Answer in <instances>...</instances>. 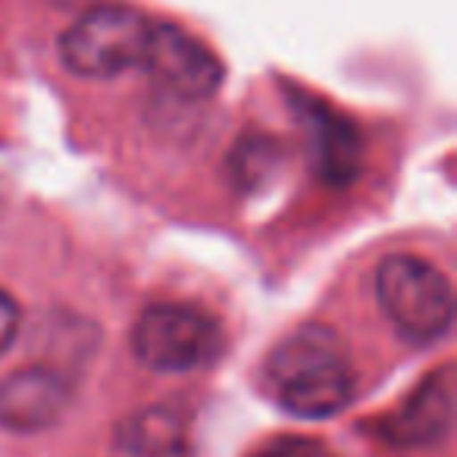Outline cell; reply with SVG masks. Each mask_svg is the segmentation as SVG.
<instances>
[{"label":"cell","instance_id":"6da1fadb","mask_svg":"<svg viewBox=\"0 0 457 457\" xmlns=\"http://www.w3.org/2000/svg\"><path fill=\"white\" fill-rule=\"evenodd\" d=\"M270 386L288 413L323 420L338 413L354 395V367L342 338L329 326L292 332L267 363Z\"/></svg>","mask_w":457,"mask_h":457},{"label":"cell","instance_id":"7a4b0ae2","mask_svg":"<svg viewBox=\"0 0 457 457\" xmlns=\"http://www.w3.org/2000/svg\"><path fill=\"white\" fill-rule=\"evenodd\" d=\"M382 311L411 342H436L454 323V292L438 267L413 254H392L376 273Z\"/></svg>","mask_w":457,"mask_h":457},{"label":"cell","instance_id":"3957f363","mask_svg":"<svg viewBox=\"0 0 457 457\" xmlns=\"http://www.w3.org/2000/svg\"><path fill=\"white\" fill-rule=\"evenodd\" d=\"M151 22L132 7L104 4L76 20L60 38L66 70L85 79H110L145 60Z\"/></svg>","mask_w":457,"mask_h":457},{"label":"cell","instance_id":"277c9868","mask_svg":"<svg viewBox=\"0 0 457 457\" xmlns=\"http://www.w3.org/2000/svg\"><path fill=\"white\" fill-rule=\"evenodd\" d=\"M220 348V323L195 304H151L135 320L132 354L157 373L207 367Z\"/></svg>","mask_w":457,"mask_h":457},{"label":"cell","instance_id":"5b68a950","mask_svg":"<svg viewBox=\"0 0 457 457\" xmlns=\"http://www.w3.org/2000/svg\"><path fill=\"white\" fill-rule=\"evenodd\" d=\"M141 63L147 66L154 85L163 95L182 104L210 101L222 85V63L216 60V54L176 26L151 29V41Z\"/></svg>","mask_w":457,"mask_h":457},{"label":"cell","instance_id":"8992f818","mask_svg":"<svg viewBox=\"0 0 457 457\" xmlns=\"http://www.w3.org/2000/svg\"><path fill=\"white\" fill-rule=\"evenodd\" d=\"M72 386L51 367H26L0 382V426L10 432H41L63 420Z\"/></svg>","mask_w":457,"mask_h":457},{"label":"cell","instance_id":"52a82bcc","mask_svg":"<svg viewBox=\"0 0 457 457\" xmlns=\"http://www.w3.org/2000/svg\"><path fill=\"white\" fill-rule=\"evenodd\" d=\"M451 420H454V388H451V370L445 367L413 388L411 398L382 420L379 432L401 448H423L448 436Z\"/></svg>","mask_w":457,"mask_h":457},{"label":"cell","instance_id":"ba28073f","mask_svg":"<svg viewBox=\"0 0 457 457\" xmlns=\"http://www.w3.org/2000/svg\"><path fill=\"white\" fill-rule=\"evenodd\" d=\"M304 126L313 132V160L326 182L345 185L361 170V135L338 110L323 104H298Z\"/></svg>","mask_w":457,"mask_h":457},{"label":"cell","instance_id":"9c48e42d","mask_svg":"<svg viewBox=\"0 0 457 457\" xmlns=\"http://www.w3.org/2000/svg\"><path fill=\"white\" fill-rule=\"evenodd\" d=\"M188 442V417L176 404H147L129 413L116 432V445L129 457H179Z\"/></svg>","mask_w":457,"mask_h":457},{"label":"cell","instance_id":"30bf717a","mask_svg":"<svg viewBox=\"0 0 457 457\" xmlns=\"http://www.w3.org/2000/svg\"><path fill=\"white\" fill-rule=\"evenodd\" d=\"M279 160V147L270 138H248L236 154H232V163H236L238 182H245L248 188H254L263 176H267L270 166Z\"/></svg>","mask_w":457,"mask_h":457},{"label":"cell","instance_id":"8fae6325","mask_svg":"<svg viewBox=\"0 0 457 457\" xmlns=\"http://www.w3.org/2000/svg\"><path fill=\"white\" fill-rule=\"evenodd\" d=\"M251 457H336L323 442L307 436H279L261 445Z\"/></svg>","mask_w":457,"mask_h":457},{"label":"cell","instance_id":"7c38bea8","mask_svg":"<svg viewBox=\"0 0 457 457\" xmlns=\"http://www.w3.org/2000/svg\"><path fill=\"white\" fill-rule=\"evenodd\" d=\"M20 304L13 301V295L0 288V354H7V348L13 345L16 332H20Z\"/></svg>","mask_w":457,"mask_h":457}]
</instances>
